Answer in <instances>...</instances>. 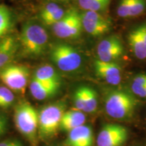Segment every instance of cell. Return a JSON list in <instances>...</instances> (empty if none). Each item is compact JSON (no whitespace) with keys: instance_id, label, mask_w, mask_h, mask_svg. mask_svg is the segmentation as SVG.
<instances>
[{"instance_id":"cell-31","label":"cell","mask_w":146,"mask_h":146,"mask_svg":"<svg viewBox=\"0 0 146 146\" xmlns=\"http://www.w3.org/2000/svg\"><path fill=\"white\" fill-rule=\"evenodd\" d=\"M55 1H66V0H54Z\"/></svg>"},{"instance_id":"cell-20","label":"cell","mask_w":146,"mask_h":146,"mask_svg":"<svg viewBox=\"0 0 146 146\" xmlns=\"http://www.w3.org/2000/svg\"><path fill=\"white\" fill-rule=\"evenodd\" d=\"M12 25L10 11L6 6L0 5V39L4 37Z\"/></svg>"},{"instance_id":"cell-30","label":"cell","mask_w":146,"mask_h":146,"mask_svg":"<svg viewBox=\"0 0 146 146\" xmlns=\"http://www.w3.org/2000/svg\"><path fill=\"white\" fill-rule=\"evenodd\" d=\"M0 146H23V144L17 139H9L0 142Z\"/></svg>"},{"instance_id":"cell-17","label":"cell","mask_w":146,"mask_h":146,"mask_svg":"<svg viewBox=\"0 0 146 146\" xmlns=\"http://www.w3.org/2000/svg\"><path fill=\"white\" fill-rule=\"evenodd\" d=\"M34 78L45 83L60 85V77L54 67L51 65H43L36 69Z\"/></svg>"},{"instance_id":"cell-8","label":"cell","mask_w":146,"mask_h":146,"mask_svg":"<svg viewBox=\"0 0 146 146\" xmlns=\"http://www.w3.org/2000/svg\"><path fill=\"white\" fill-rule=\"evenodd\" d=\"M129 131L118 124H106L101 128L97 138V146H123L128 139Z\"/></svg>"},{"instance_id":"cell-23","label":"cell","mask_w":146,"mask_h":146,"mask_svg":"<svg viewBox=\"0 0 146 146\" xmlns=\"http://www.w3.org/2000/svg\"><path fill=\"white\" fill-rule=\"evenodd\" d=\"M145 8L146 0H131L130 17L141 15Z\"/></svg>"},{"instance_id":"cell-27","label":"cell","mask_w":146,"mask_h":146,"mask_svg":"<svg viewBox=\"0 0 146 146\" xmlns=\"http://www.w3.org/2000/svg\"><path fill=\"white\" fill-rule=\"evenodd\" d=\"M131 91L134 96L141 98H146V87L131 85Z\"/></svg>"},{"instance_id":"cell-14","label":"cell","mask_w":146,"mask_h":146,"mask_svg":"<svg viewBox=\"0 0 146 146\" xmlns=\"http://www.w3.org/2000/svg\"><path fill=\"white\" fill-rule=\"evenodd\" d=\"M18 47L14 36H6L0 39V69L7 66L14 59Z\"/></svg>"},{"instance_id":"cell-12","label":"cell","mask_w":146,"mask_h":146,"mask_svg":"<svg viewBox=\"0 0 146 146\" xmlns=\"http://www.w3.org/2000/svg\"><path fill=\"white\" fill-rule=\"evenodd\" d=\"M128 42L133 54L137 59H146V22L129 33Z\"/></svg>"},{"instance_id":"cell-28","label":"cell","mask_w":146,"mask_h":146,"mask_svg":"<svg viewBox=\"0 0 146 146\" xmlns=\"http://www.w3.org/2000/svg\"><path fill=\"white\" fill-rule=\"evenodd\" d=\"M8 118L3 113L0 112V137H1L8 129Z\"/></svg>"},{"instance_id":"cell-25","label":"cell","mask_w":146,"mask_h":146,"mask_svg":"<svg viewBox=\"0 0 146 146\" xmlns=\"http://www.w3.org/2000/svg\"><path fill=\"white\" fill-rule=\"evenodd\" d=\"M60 8V5L55 2H51L45 5V6L41 11V14H40L42 21L45 22L47 18L52 16Z\"/></svg>"},{"instance_id":"cell-22","label":"cell","mask_w":146,"mask_h":146,"mask_svg":"<svg viewBox=\"0 0 146 146\" xmlns=\"http://www.w3.org/2000/svg\"><path fill=\"white\" fill-rule=\"evenodd\" d=\"M73 103L76 110L83 112L85 107V98H84L83 86L78 87L73 95Z\"/></svg>"},{"instance_id":"cell-16","label":"cell","mask_w":146,"mask_h":146,"mask_svg":"<svg viewBox=\"0 0 146 146\" xmlns=\"http://www.w3.org/2000/svg\"><path fill=\"white\" fill-rule=\"evenodd\" d=\"M85 121L86 116L82 111L76 109L65 111L62 118L60 129L69 132L75 128L84 125Z\"/></svg>"},{"instance_id":"cell-26","label":"cell","mask_w":146,"mask_h":146,"mask_svg":"<svg viewBox=\"0 0 146 146\" xmlns=\"http://www.w3.org/2000/svg\"><path fill=\"white\" fill-rule=\"evenodd\" d=\"M65 12H66L63 10V8L60 7L52 16H51L50 18H47L46 21L43 22V23L47 25V26H54L55 24L59 22L63 18V16L65 14Z\"/></svg>"},{"instance_id":"cell-24","label":"cell","mask_w":146,"mask_h":146,"mask_svg":"<svg viewBox=\"0 0 146 146\" xmlns=\"http://www.w3.org/2000/svg\"><path fill=\"white\" fill-rule=\"evenodd\" d=\"M131 0H120L117 7V15L121 18L130 17Z\"/></svg>"},{"instance_id":"cell-11","label":"cell","mask_w":146,"mask_h":146,"mask_svg":"<svg viewBox=\"0 0 146 146\" xmlns=\"http://www.w3.org/2000/svg\"><path fill=\"white\" fill-rule=\"evenodd\" d=\"M94 69L96 76L110 85H118L121 82V68L116 64L96 60L94 62Z\"/></svg>"},{"instance_id":"cell-6","label":"cell","mask_w":146,"mask_h":146,"mask_svg":"<svg viewBox=\"0 0 146 146\" xmlns=\"http://www.w3.org/2000/svg\"><path fill=\"white\" fill-rule=\"evenodd\" d=\"M30 72L25 66L8 65L0 70V78L6 87L14 92L24 94L28 84Z\"/></svg>"},{"instance_id":"cell-1","label":"cell","mask_w":146,"mask_h":146,"mask_svg":"<svg viewBox=\"0 0 146 146\" xmlns=\"http://www.w3.org/2000/svg\"><path fill=\"white\" fill-rule=\"evenodd\" d=\"M105 110L113 119L125 121L133 118L138 106L134 95L121 89H111L104 96Z\"/></svg>"},{"instance_id":"cell-3","label":"cell","mask_w":146,"mask_h":146,"mask_svg":"<svg viewBox=\"0 0 146 146\" xmlns=\"http://www.w3.org/2000/svg\"><path fill=\"white\" fill-rule=\"evenodd\" d=\"M14 118L18 131L31 143H35L39 124V113L36 109L29 102H21L16 106Z\"/></svg>"},{"instance_id":"cell-21","label":"cell","mask_w":146,"mask_h":146,"mask_svg":"<svg viewBox=\"0 0 146 146\" xmlns=\"http://www.w3.org/2000/svg\"><path fill=\"white\" fill-rule=\"evenodd\" d=\"M14 102V95L12 90L7 87L0 86V108L6 109Z\"/></svg>"},{"instance_id":"cell-29","label":"cell","mask_w":146,"mask_h":146,"mask_svg":"<svg viewBox=\"0 0 146 146\" xmlns=\"http://www.w3.org/2000/svg\"><path fill=\"white\" fill-rule=\"evenodd\" d=\"M132 85L146 87V74H140L135 76L133 79Z\"/></svg>"},{"instance_id":"cell-2","label":"cell","mask_w":146,"mask_h":146,"mask_svg":"<svg viewBox=\"0 0 146 146\" xmlns=\"http://www.w3.org/2000/svg\"><path fill=\"white\" fill-rule=\"evenodd\" d=\"M21 44L27 56L37 57L44 53L48 43L45 29L36 23H27L21 34Z\"/></svg>"},{"instance_id":"cell-9","label":"cell","mask_w":146,"mask_h":146,"mask_svg":"<svg viewBox=\"0 0 146 146\" xmlns=\"http://www.w3.org/2000/svg\"><path fill=\"white\" fill-rule=\"evenodd\" d=\"M81 15L83 29L91 36L104 35L112 28V24L110 20L100 12L85 11Z\"/></svg>"},{"instance_id":"cell-18","label":"cell","mask_w":146,"mask_h":146,"mask_svg":"<svg viewBox=\"0 0 146 146\" xmlns=\"http://www.w3.org/2000/svg\"><path fill=\"white\" fill-rule=\"evenodd\" d=\"M85 107L83 112L94 113L96 111L98 106V94L94 89L87 86H83Z\"/></svg>"},{"instance_id":"cell-19","label":"cell","mask_w":146,"mask_h":146,"mask_svg":"<svg viewBox=\"0 0 146 146\" xmlns=\"http://www.w3.org/2000/svg\"><path fill=\"white\" fill-rule=\"evenodd\" d=\"M111 0H78V3L85 11L100 12L106 10Z\"/></svg>"},{"instance_id":"cell-4","label":"cell","mask_w":146,"mask_h":146,"mask_svg":"<svg viewBox=\"0 0 146 146\" xmlns=\"http://www.w3.org/2000/svg\"><path fill=\"white\" fill-rule=\"evenodd\" d=\"M66 105L58 102L45 106L39 112L38 133L42 139L52 137L60 127L62 118L65 112Z\"/></svg>"},{"instance_id":"cell-10","label":"cell","mask_w":146,"mask_h":146,"mask_svg":"<svg viewBox=\"0 0 146 146\" xmlns=\"http://www.w3.org/2000/svg\"><path fill=\"white\" fill-rule=\"evenodd\" d=\"M123 53V43L116 35H111L102 40L97 47L98 60L107 62H113L118 59Z\"/></svg>"},{"instance_id":"cell-7","label":"cell","mask_w":146,"mask_h":146,"mask_svg":"<svg viewBox=\"0 0 146 146\" xmlns=\"http://www.w3.org/2000/svg\"><path fill=\"white\" fill-rule=\"evenodd\" d=\"M52 27L53 31L58 38H76L83 29L81 14L75 9H70L66 12L63 18Z\"/></svg>"},{"instance_id":"cell-13","label":"cell","mask_w":146,"mask_h":146,"mask_svg":"<svg viewBox=\"0 0 146 146\" xmlns=\"http://www.w3.org/2000/svg\"><path fill=\"white\" fill-rule=\"evenodd\" d=\"M94 143L92 129L85 125L69 131L66 140V144L68 146H93Z\"/></svg>"},{"instance_id":"cell-5","label":"cell","mask_w":146,"mask_h":146,"mask_svg":"<svg viewBox=\"0 0 146 146\" xmlns=\"http://www.w3.org/2000/svg\"><path fill=\"white\" fill-rule=\"evenodd\" d=\"M51 59L60 70L64 72H73L80 68L82 57L74 47L60 43L54 45L50 52Z\"/></svg>"},{"instance_id":"cell-15","label":"cell","mask_w":146,"mask_h":146,"mask_svg":"<svg viewBox=\"0 0 146 146\" xmlns=\"http://www.w3.org/2000/svg\"><path fill=\"white\" fill-rule=\"evenodd\" d=\"M60 85L45 83L33 78L29 85L31 94L36 100H45L52 98L58 91Z\"/></svg>"}]
</instances>
